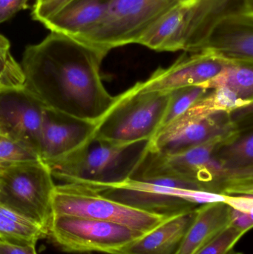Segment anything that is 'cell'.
I'll list each match as a JSON object with an SVG mask.
<instances>
[{
    "instance_id": "6da1fadb",
    "label": "cell",
    "mask_w": 253,
    "mask_h": 254,
    "mask_svg": "<svg viewBox=\"0 0 253 254\" xmlns=\"http://www.w3.org/2000/svg\"><path fill=\"white\" fill-rule=\"evenodd\" d=\"M104 58L74 37L51 32L25 48V89L49 110L98 125L115 100L102 83Z\"/></svg>"
},
{
    "instance_id": "7a4b0ae2",
    "label": "cell",
    "mask_w": 253,
    "mask_h": 254,
    "mask_svg": "<svg viewBox=\"0 0 253 254\" xmlns=\"http://www.w3.org/2000/svg\"><path fill=\"white\" fill-rule=\"evenodd\" d=\"M236 131L175 154L149 150L131 179L173 178L193 184L202 192L222 196L253 195V170L229 168L217 156L220 143Z\"/></svg>"
},
{
    "instance_id": "3957f363",
    "label": "cell",
    "mask_w": 253,
    "mask_h": 254,
    "mask_svg": "<svg viewBox=\"0 0 253 254\" xmlns=\"http://www.w3.org/2000/svg\"><path fill=\"white\" fill-rule=\"evenodd\" d=\"M248 11H253V0H187L153 25L138 44L157 52H198L217 24Z\"/></svg>"
},
{
    "instance_id": "277c9868",
    "label": "cell",
    "mask_w": 253,
    "mask_h": 254,
    "mask_svg": "<svg viewBox=\"0 0 253 254\" xmlns=\"http://www.w3.org/2000/svg\"><path fill=\"white\" fill-rule=\"evenodd\" d=\"M150 142L114 144L95 137L80 153L49 170L63 183L103 189L132 177L148 154Z\"/></svg>"
},
{
    "instance_id": "5b68a950",
    "label": "cell",
    "mask_w": 253,
    "mask_h": 254,
    "mask_svg": "<svg viewBox=\"0 0 253 254\" xmlns=\"http://www.w3.org/2000/svg\"><path fill=\"white\" fill-rule=\"evenodd\" d=\"M187 0H108L102 17L75 38L103 55L116 48L138 44L169 11Z\"/></svg>"
},
{
    "instance_id": "8992f818",
    "label": "cell",
    "mask_w": 253,
    "mask_h": 254,
    "mask_svg": "<svg viewBox=\"0 0 253 254\" xmlns=\"http://www.w3.org/2000/svg\"><path fill=\"white\" fill-rule=\"evenodd\" d=\"M170 93L139 92L132 86L115 97L95 137L114 144L150 140L161 126Z\"/></svg>"
},
{
    "instance_id": "52a82bcc",
    "label": "cell",
    "mask_w": 253,
    "mask_h": 254,
    "mask_svg": "<svg viewBox=\"0 0 253 254\" xmlns=\"http://www.w3.org/2000/svg\"><path fill=\"white\" fill-rule=\"evenodd\" d=\"M99 190L96 187L80 184L55 185L52 195L53 217L69 216L106 221L143 234L150 232L172 218L132 208L102 196Z\"/></svg>"
},
{
    "instance_id": "ba28073f",
    "label": "cell",
    "mask_w": 253,
    "mask_h": 254,
    "mask_svg": "<svg viewBox=\"0 0 253 254\" xmlns=\"http://www.w3.org/2000/svg\"><path fill=\"white\" fill-rule=\"evenodd\" d=\"M55 184L41 161L0 167V205L49 228Z\"/></svg>"
},
{
    "instance_id": "9c48e42d",
    "label": "cell",
    "mask_w": 253,
    "mask_h": 254,
    "mask_svg": "<svg viewBox=\"0 0 253 254\" xmlns=\"http://www.w3.org/2000/svg\"><path fill=\"white\" fill-rule=\"evenodd\" d=\"M146 234L129 227L69 216L52 218L48 237L67 253L113 254Z\"/></svg>"
},
{
    "instance_id": "30bf717a",
    "label": "cell",
    "mask_w": 253,
    "mask_h": 254,
    "mask_svg": "<svg viewBox=\"0 0 253 254\" xmlns=\"http://www.w3.org/2000/svg\"><path fill=\"white\" fill-rule=\"evenodd\" d=\"M98 125L46 108L38 144L40 161L49 168L62 164L84 150Z\"/></svg>"
},
{
    "instance_id": "8fae6325",
    "label": "cell",
    "mask_w": 253,
    "mask_h": 254,
    "mask_svg": "<svg viewBox=\"0 0 253 254\" xmlns=\"http://www.w3.org/2000/svg\"><path fill=\"white\" fill-rule=\"evenodd\" d=\"M241 128L233 113L224 111L184 122L174 121L150 139V151L164 155L175 154Z\"/></svg>"
},
{
    "instance_id": "7c38bea8",
    "label": "cell",
    "mask_w": 253,
    "mask_h": 254,
    "mask_svg": "<svg viewBox=\"0 0 253 254\" xmlns=\"http://www.w3.org/2000/svg\"><path fill=\"white\" fill-rule=\"evenodd\" d=\"M228 61L207 52L181 55L167 68H157L146 81L134 85L139 92H171L180 88L198 86L221 71Z\"/></svg>"
},
{
    "instance_id": "4fadbf2b",
    "label": "cell",
    "mask_w": 253,
    "mask_h": 254,
    "mask_svg": "<svg viewBox=\"0 0 253 254\" xmlns=\"http://www.w3.org/2000/svg\"><path fill=\"white\" fill-rule=\"evenodd\" d=\"M46 110L25 88L0 92V133L28 145L38 153Z\"/></svg>"
},
{
    "instance_id": "5bb4252c",
    "label": "cell",
    "mask_w": 253,
    "mask_h": 254,
    "mask_svg": "<svg viewBox=\"0 0 253 254\" xmlns=\"http://www.w3.org/2000/svg\"><path fill=\"white\" fill-rule=\"evenodd\" d=\"M228 62L253 64V11L232 15L217 24L199 52Z\"/></svg>"
},
{
    "instance_id": "9a60e30c",
    "label": "cell",
    "mask_w": 253,
    "mask_h": 254,
    "mask_svg": "<svg viewBox=\"0 0 253 254\" xmlns=\"http://www.w3.org/2000/svg\"><path fill=\"white\" fill-rule=\"evenodd\" d=\"M102 196L120 204L152 214L173 217L192 211L199 204L184 198L151 191L121 187H110L99 190Z\"/></svg>"
},
{
    "instance_id": "2e32d148",
    "label": "cell",
    "mask_w": 253,
    "mask_h": 254,
    "mask_svg": "<svg viewBox=\"0 0 253 254\" xmlns=\"http://www.w3.org/2000/svg\"><path fill=\"white\" fill-rule=\"evenodd\" d=\"M196 215V208L170 218L113 254H176Z\"/></svg>"
},
{
    "instance_id": "e0dca14e",
    "label": "cell",
    "mask_w": 253,
    "mask_h": 254,
    "mask_svg": "<svg viewBox=\"0 0 253 254\" xmlns=\"http://www.w3.org/2000/svg\"><path fill=\"white\" fill-rule=\"evenodd\" d=\"M230 224L231 207L225 201L201 204L176 254H196Z\"/></svg>"
},
{
    "instance_id": "ac0fdd59",
    "label": "cell",
    "mask_w": 253,
    "mask_h": 254,
    "mask_svg": "<svg viewBox=\"0 0 253 254\" xmlns=\"http://www.w3.org/2000/svg\"><path fill=\"white\" fill-rule=\"evenodd\" d=\"M108 0H73L43 23L51 32L77 38L87 32L105 12Z\"/></svg>"
},
{
    "instance_id": "d6986e66",
    "label": "cell",
    "mask_w": 253,
    "mask_h": 254,
    "mask_svg": "<svg viewBox=\"0 0 253 254\" xmlns=\"http://www.w3.org/2000/svg\"><path fill=\"white\" fill-rule=\"evenodd\" d=\"M47 230L0 205V240L20 246H37Z\"/></svg>"
},
{
    "instance_id": "ffe728a7",
    "label": "cell",
    "mask_w": 253,
    "mask_h": 254,
    "mask_svg": "<svg viewBox=\"0 0 253 254\" xmlns=\"http://www.w3.org/2000/svg\"><path fill=\"white\" fill-rule=\"evenodd\" d=\"M199 86L206 89L227 88L241 99L253 102V64L228 63L215 77Z\"/></svg>"
},
{
    "instance_id": "44dd1931",
    "label": "cell",
    "mask_w": 253,
    "mask_h": 254,
    "mask_svg": "<svg viewBox=\"0 0 253 254\" xmlns=\"http://www.w3.org/2000/svg\"><path fill=\"white\" fill-rule=\"evenodd\" d=\"M216 154L229 168L253 170V126L242 128L224 139Z\"/></svg>"
},
{
    "instance_id": "7402d4cb",
    "label": "cell",
    "mask_w": 253,
    "mask_h": 254,
    "mask_svg": "<svg viewBox=\"0 0 253 254\" xmlns=\"http://www.w3.org/2000/svg\"><path fill=\"white\" fill-rule=\"evenodd\" d=\"M253 104V102L241 99L233 91L227 88L209 89L207 93L198 100L184 114L175 121L184 122L199 119L217 112L233 113Z\"/></svg>"
},
{
    "instance_id": "603a6c76",
    "label": "cell",
    "mask_w": 253,
    "mask_h": 254,
    "mask_svg": "<svg viewBox=\"0 0 253 254\" xmlns=\"http://www.w3.org/2000/svg\"><path fill=\"white\" fill-rule=\"evenodd\" d=\"M10 47L9 40L0 34V92L25 88L23 70L10 54Z\"/></svg>"
},
{
    "instance_id": "cb8c5ba5",
    "label": "cell",
    "mask_w": 253,
    "mask_h": 254,
    "mask_svg": "<svg viewBox=\"0 0 253 254\" xmlns=\"http://www.w3.org/2000/svg\"><path fill=\"white\" fill-rule=\"evenodd\" d=\"M209 90L198 85L186 86L172 91L167 110L158 131L184 114L198 100L207 93Z\"/></svg>"
},
{
    "instance_id": "d4e9b609",
    "label": "cell",
    "mask_w": 253,
    "mask_h": 254,
    "mask_svg": "<svg viewBox=\"0 0 253 254\" xmlns=\"http://www.w3.org/2000/svg\"><path fill=\"white\" fill-rule=\"evenodd\" d=\"M40 161L34 148L0 133V167Z\"/></svg>"
},
{
    "instance_id": "484cf974",
    "label": "cell",
    "mask_w": 253,
    "mask_h": 254,
    "mask_svg": "<svg viewBox=\"0 0 253 254\" xmlns=\"http://www.w3.org/2000/svg\"><path fill=\"white\" fill-rule=\"evenodd\" d=\"M245 234L230 225L196 254H228Z\"/></svg>"
},
{
    "instance_id": "4316f807",
    "label": "cell",
    "mask_w": 253,
    "mask_h": 254,
    "mask_svg": "<svg viewBox=\"0 0 253 254\" xmlns=\"http://www.w3.org/2000/svg\"><path fill=\"white\" fill-rule=\"evenodd\" d=\"M71 1L73 0H35L31 13L32 19L43 24Z\"/></svg>"
},
{
    "instance_id": "83f0119b",
    "label": "cell",
    "mask_w": 253,
    "mask_h": 254,
    "mask_svg": "<svg viewBox=\"0 0 253 254\" xmlns=\"http://www.w3.org/2000/svg\"><path fill=\"white\" fill-rule=\"evenodd\" d=\"M29 0H0V24L13 17L21 10L28 7Z\"/></svg>"
},
{
    "instance_id": "f1b7e54d",
    "label": "cell",
    "mask_w": 253,
    "mask_h": 254,
    "mask_svg": "<svg viewBox=\"0 0 253 254\" xmlns=\"http://www.w3.org/2000/svg\"><path fill=\"white\" fill-rule=\"evenodd\" d=\"M253 213L241 211L231 207V224L230 225L248 233L253 226Z\"/></svg>"
},
{
    "instance_id": "f546056e",
    "label": "cell",
    "mask_w": 253,
    "mask_h": 254,
    "mask_svg": "<svg viewBox=\"0 0 253 254\" xmlns=\"http://www.w3.org/2000/svg\"><path fill=\"white\" fill-rule=\"evenodd\" d=\"M253 195H233L227 196L225 202L232 208L241 211L253 213Z\"/></svg>"
},
{
    "instance_id": "4dcf8cb0",
    "label": "cell",
    "mask_w": 253,
    "mask_h": 254,
    "mask_svg": "<svg viewBox=\"0 0 253 254\" xmlns=\"http://www.w3.org/2000/svg\"><path fill=\"white\" fill-rule=\"evenodd\" d=\"M0 254H37L36 246H20L0 240Z\"/></svg>"
},
{
    "instance_id": "1f68e13d",
    "label": "cell",
    "mask_w": 253,
    "mask_h": 254,
    "mask_svg": "<svg viewBox=\"0 0 253 254\" xmlns=\"http://www.w3.org/2000/svg\"><path fill=\"white\" fill-rule=\"evenodd\" d=\"M228 254H243V253H242V252H236L234 249H233V250H232L230 253H228Z\"/></svg>"
}]
</instances>
